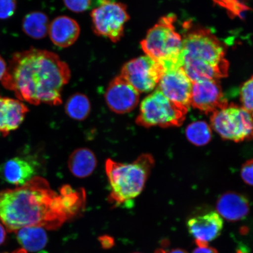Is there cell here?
Wrapping results in <instances>:
<instances>
[{"label": "cell", "mask_w": 253, "mask_h": 253, "mask_svg": "<svg viewBox=\"0 0 253 253\" xmlns=\"http://www.w3.org/2000/svg\"><path fill=\"white\" fill-rule=\"evenodd\" d=\"M86 198L84 189L64 185L57 192L45 179L36 176L0 192V220L9 232L30 226L55 230L83 210Z\"/></svg>", "instance_id": "1"}, {"label": "cell", "mask_w": 253, "mask_h": 253, "mask_svg": "<svg viewBox=\"0 0 253 253\" xmlns=\"http://www.w3.org/2000/svg\"><path fill=\"white\" fill-rule=\"evenodd\" d=\"M70 78L68 65L55 53L31 48L14 53L1 81L20 100L58 106Z\"/></svg>", "instance_id": "2"}, {"label": "cell", "mask_w": 253, "mask_h": 253, "mask_svg": "<svg viewBox=\"0 0 253 253\" xmlns=\"http://www.w3.org/2000/svg\"><path fill=\"white\" fill-rule=\"evenodd\" d=\"M181 53V68L192 82L219 80L228 75L229 63L225 47L207 28L184 24Z\"/></svg>", "instance_id": "3"}, {"label": "cell", "mask_w": 253, "mask_h": 253, "mask_svg": "<svg viewBox=\"0 0 253 253\" xmlns=\"http://www.w3.org/2000/svg\"><path fill=\"white\" fill-rule=\"evenodd\" d=\"M154 164L150 154H142L131 163L107 159L105 170L110 187V203L115 207L131 204L143 191Z\"/></svg>", "instance_id": "4"}, {"label": "cell", "mask_w": 253, "mask_h": 253, "mask_svg": "<svg viewBox=\"0 0 253 253\" xmlns=\"http://www.w3.org/2000/svg\"><path fill=\"white\" fill-rule=\"evenodd\" d=\"M175 21L173 15L161 18L141 42L145 55L159 62L166 71L181 68L182 37L174 26Z\"/></svg>", "instance_id": "5"}, {"label": "cell", "mask_w": 253, "mask_h": 253, "mask_svg": "<svg viewBox=\"0 0 253 253\" xmlns=\"http://www.w3.org/2000/svg\"><path fill=\"white\" fill-rule=\"evenodd\" d=\"M187 111L179 108L156 90L142 101L135 123L145 128L178 127L186 119Z\"/></svg>", "instance_id": "6"}, {"label": "cell", "mask_w": 253, "mask_h": 253, "mask_svg": "<svg viewBox=\"0 0 253 253\" xmlns=\"http://www.w3.org/2000/svg\"><path fill=\"white\" fill-rule=\"evenodd\" d=\"M211 125L224 140H253V116L242 107L231 103L211 114Z\"/></svg>", "instance_id": "7"}, {"label": "cell", "mask_w": 253, "mask_h": 253, "mask_svg": "<svg viewBox=\"0 0 253 253\" xmlns=\"http://www.w3.org/2000/svg\"><path fill=\"white\" fill-rule=\"evenodd\" d=\"M95 34L118 42L124 34L125 25L129 20L126 5L121 2L103 0L91 13Z\"/></svg>", "instance_id": "8"}, {"label": "cell", "mask_w": 253, "mask_h": 253, "mask_svg": "<svg viewBox=\"0 0 253 253\" xmlns=\"http://www.w3.org/2000/svg\"><path fill=\"white\" fill-rule=\"evenodd\" d=\"M165 71L159 62L145 55L126 63L120 75L139 93H148L156 88Z\"/></svg>", "instance_id": "9"}, {"label": "cell", "mask_w": 253, "mask_h": 253, "mask_svg": "<svg viewBox=\"0 0 253 253\" xmlns=\"http://www.w3.org/2000/svg\"><path fill=\"white\" fill-rule=\"evenodd\" d=\"M192 82L182 68L169 69L164 73L158 89L176 106L187 111L191 106Z\"/></svg>", "instance_id": "10"}, {"label": "cell", "mask_w": 253, "mask_h": 253, "mask_svg": "<svg viewBox=\"0 0 253 253\" xmlns=\"http://www.w3.org/2000/svg\"><path fill=\"white\" fill-rule=\"evenodd\" d=\"M227 104L219 81L208 79L192 82L191 106L194 108L209 115Z\"/></svg>", "instance_id": "11"}, {"label": "cell", "mask_w": 253, "mask_h": 253, "mask_svg": "<svg viewBox=\"0 0 253 253\" xmlns=\"http://www.w3.org/2000/svg\"><path fill=\"white\" fill-rule=\"evenodd\" d=\"M107 105L113 112L128 113L137 106L140 93L121 75L110 82L104 95Z\"/></svg>", "instance_id": "12"}, {"label": "cell", "mask_w": 253, "mask_h": 253, "mask_svg": "<svg viewBox=\"0 0 253 253\" xmlns=\"http://www.w3.org/2000/svg\"><path fill=\"white\" fill-rule=\"evenodd\" d=\"M187 227L196 245L204 247L220 235L223 228V221L217 211H207L189 218Z\"/></svg>", "instance_id": "13"}, {"label": "cell", "mask_w": 253, "mask_h": 253, "mask_svg": "<svg viewBox=\"0 0 253 253\" xmlns=\"http://www.w3.org/2000/svg\"><path fill=\"white\" fill-rule=\"evenodd\" d=\"M36 172L33 163L23 157L11 158L0 166V177L17 187L26 184L36 177Z\"/></svg>", "instance_id": "14"}, {"label": "cell", "mask_w": 253, "mask_h": 253, "mask_svg": "<svg viewBox=\"0 0 253 253\" xmlns=\"http://www.w3.org/2000/svg\"><path fill=\"white\" fill-rule=\"evenodd\" d=\"M28 111L21 101L0 95V133L5 135L17 129Z\"/></svg>", "instance_id": "15"}, {"label": "cell", "mask_w": 253, "mask_h": 253, "mask_svg": "<svg viewBox=\"0 0 253 253\" xmlns=\"http://www.w3.org/2000/svg\"><path fill=\"white\" fill-rule=\"evenodd\" d=\"M217 212L227 221L241 220L248 216L250 205L248 198L235 192L221 195L216 203Z\"/></svg>", "instance_id": "16"}, {"label": "cell", "mask_w": 253, "mask_h": 253, "mask_svg": "<svg viewBox=\"0 0 253 253\" xmlns=\"http://www.w3.org/2000/svg\"><path fill=\"white\" fill-rule=\"evenodd\" d=\"M80 31V27L74 19L67 16H60L50 24L48 33L55 45L67 47L77 41Z\"/></svg>", "instance_id": "17"}, {"label": "cell", "mask_w": 253, "mask_h": 253, "mask_svg": "<svg viewBox=\"0 0 253 253\" xmlns=\"http://www.w3.org/2000/svg\"><path fill=\"white\" fill-rule=\"evenodd\" d=\"M68 166L72 175L77 178H87L96 169L97 158L93 152L88 148H78L69 156Z\"/></svg>", "instance_id": "18"}, {"label": "cell", "mask_w": 253, "mask_h": 253, "mask_svg": "<svg viewBox=\"0 0 253 253\" xmlns=\"http://www.w3.org/2000/svg\"><path fill=\"white\" fill-rule=\"evenodd\" d=\"M45 229L37 226L25 227L16 232L17 239L27 252H36L45 248L47 238Z\"/></svg>", "instance_id": "19"}, {"label": "cell", "mask_w": 253, "mask_h": 253, "mask_svg": "<svg viewBox=\"0 0 253 253\" xmlns=\"http://www.w3.org/2000/svg\"><path fill=\"white\" fill-rule=\"evenodd\" d=\"M49 25L48 17L40 11L30 12L25 16L23 21L24 33L34 39L45 37L48 33Z\"/></svg>", "instance_id": "20"}, {"label": "cell", "mask_w": 253, "mask_h": 253, "mask_svg": "<svg viewBox=\"0 0 253 253\" xmlns=\"http://www.w3.org/2000/svg\"><path fill=\"white\" fill-rule=\"evenodd\" d=\"M91 104L84 94L76 93L69 98L65 104V112L71 119L82 121L89 115Z\"/></svg>", "instance_id": "21"}, {"label": "cell", "mask_w": 253, "mask_h": 253, "mask_svg": "<svg viewBox=\"0 0 253 253\" xmlns=\"http://www.w3.org/2000/svg\"><path fill=\"white\" fill-rule=\"evenodd\" d=\"M185 135L188 140L196 146L207 145L212 137L210 126L204 121L191 123L185 129Z\"/></svg>", "instance_id": "22"}, {"label": "cell", "mask_w": 253, "mask_h": 253, "mask_svg": "<svg viewBox=\"0 0 253 253\" xmlns=\"http://www.w3.org/2000/svg\"><path fill=\"white\" fill-rule=\"evenodd\" d=\"M217 5L225 9L230 15L243 18L249 7L242 0H212Z\"/></svg>", "instance_id": "23"}, {"label": "cell", "mask_w": 253, "mask_h": 253, "mask_svg": "<svg viewBox=\"0 0 253 253\" xmlns=\"http://www.w3.org/2000/svg\"><path fill=\"white\" fill-rule=\"evenodd\" d=\"M240 100L243 108L253 116V75L240 88Z\"/></svg>", "instance_id": "24"}, {"label": "cell", "mask_w": 253, "mask_h": 253, "mask_svg": "<svg viewBox=\"0 0 253 253\" xmlns=\"http://www.w3.org/2000/svg\"><path fill=\"white\" fill-rule=\"evenodd\" d=\"M103 0H97L99 5ZM66 7L76 12L87 10L94 5V0H63Z\"/></svg>", "instance_id": "25"}, {"label": "cell", "mask_w": 253, "mask_h": 253, "mask_svg": "<svg viewBox=\"0 0 253 253\" xmlns=\"http://www.w3.org/2000/svg\"><path fill=\"white\" fill-rule=\"evenodd\" d=\"M17 0H0V20L12 17L17 8Z\"/></svg>", "instance_id": "26"}, {"label": "cell", "mask_w": 253, "mask_h": 253, "mask_svg": "<svg viewBox=\"0 0 253 253\" xmlns=\"http://www.w3.org/2000/svg\"><path fill=\"white\" fill-rule=\"evenodd\" d=\"M240 175L247 184L253 186V159L247 161L243 164Z\"/></svg>", "instance_id": "27"}, {"label": "cell", "mask_w": 253, "mask_h": 253, "mask_svg": "<svg viewBox=\"0 0 253 253\" xmlns=\"http://www.w3.org/2000/svg\"><path fill=\"white\" fill-rule=\"evenodd\" d=\"M192 253H218L216 249L211 248V247L204 246L198 247L196 248Z\"/></svg>", "instance_id": "28"}, {"label": "cell", "mask_w": 253, "mask_h": 253, "mask_svg": "<svg viewBox=\"0 0 253 253\" xmlns=\"http://www.w3.org/2000/svg\"><path fill=\"white\" fill-rule=\"evenodd\" d=\"M7 66L4 59L0 56V81L4 78L6 72H7Z\"/></svg>", "instance_id": "29"}, {"label": "cell", "mask_w": 253, "mask_h": 253, "mask_svg": "<svg viewBox=\"0 0 253 253\" xmlns=\"http://www.w3.org/2000/svg\"><path fill=\"white\" fill-rule=\"evenodd\" d=\"M6 238V229L2 224L0 223V245L4 242Z\"/></svg>", "instance_id": "30"}, {"label": "cell", "mask_w": 253, "mask_h": 253, "mask_svg": "<svg viewBox=\"0 0 253 253\" xmlns=\"http://www.w3.org/2000/svg\"><path fill=\"white\" fill-rule=\"evenodd\" d=\"M166 253H188L184 250L181 249H172L169 252H166Z\"/></svg>", "instance_id": "31"}, {"label": "cell", "mask_w": 253, "mask_h": 253, "mask_svg": "<svg viewBox=\"0 0 253 253\" xmlns=\"http://www.w3.org/2000/svg\"><path fill=\"white\" fill-rule=\"evenodd\" d=\"M9 253H28V252L26 251H25V250L23 249H20L17 250V251H15L13 252Z\"/></svg>", "instance_id": "32"}, {"label": "cell", "mask_w": 253, "mask_h": 253, "mask_svg": "<svg viewBox=\"0 0 253 253\" xmlns=\"http://www.w3.org/2000/svg\"><path fill=\"white\" fill-rule=\"evenodd\" d=\"M155 253H166V251H164V250H163L162 249H160L157 250V251H156V252H155Z\"/></svg>", "instance_id": "33"}, {"label": "cell", "mask_w": 253, "mask_h": 253, "mask_svg": "<svg viewBox=\"0 0 253 253\" xmlns=\"http://www.w3.org/2000/svg\"></svg>", "instance_id": "34"}]
</instances>
